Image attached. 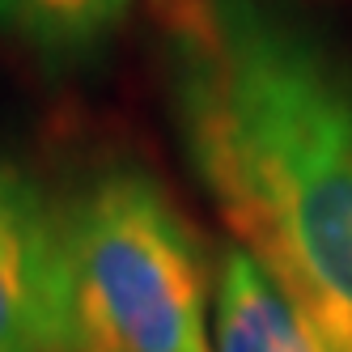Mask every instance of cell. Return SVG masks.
Returning a JSON list of instances; mask_svg holds the SVG:
<instances>
[{
  "label": "cell",
  "mask_w": 352,
  "mask_h": 352,
  "mask_svg": "<svg viewBox=\"0 0 352 352\" xmlns=\"http://www.w3.org/2000/svg\"><path fill=\"white\" fill-rule=\"evenodd\" d=\"M153 26L199 187L352 348V64L267 0H153Z\"/></svg>",
  "instance_id": "cell-1"
},
{
  "label": "cell",
  "mask_w": 352,
  "mask_h": 352,
  "mask_svg": "<svg viewBox=\"0 0 352 352\" xmlns=\"http://www.w3.org/2000/svg\"><path fill=\"white\" fill-rule=\"evenodd\" d=\"M60 217L72 352H212L204 246L153 174L107 166Z\"/></svg>",
  "instance_id": "cell-2"
},
{
  "label": "cell",
  "mask_w": 352,
  "mask_h": 352,
  "mask_svg": "<svg viewBox=\"0 0 352 352\" xmlns=\"http://www.w3.org/2000/svg\"><path fill=\"white\" fill-rule=\"evenodd\" d=\"M0 352H72L64 217L9 153H0Z\"/></svg>",
  "instance_id": "cell-3"
},
{
  "label": "cell",
  "mask_w": 352,
  "mask_h": 352,
  "mask_svg": "<svg viewBox=\"0 0 352 352\" xmlns=\"http://www.w3.org/2000/svg\"><path fill=\"white\" fill-rule=\"evenodd\" d=\"M212 352H352L276 280L230 242L212 272Z\"/></svg>",
  "instance_id": "cell-4"
},
{
  "label": "cell",
  "mask_w": 352,
  "mask_h": 352,
  "mask_svg": "<svg viewBox=\"0 0 352 352\" xmlns=\"http://www.w3.org/2000/svg\"><path fill=\"white\" fill-rule=\"evenodd\" d=\"M136 0H0V34L47 72L94 64L128 26Z\"/></svg>",
  "instance_id": "cell-5"
}]
</instances>
